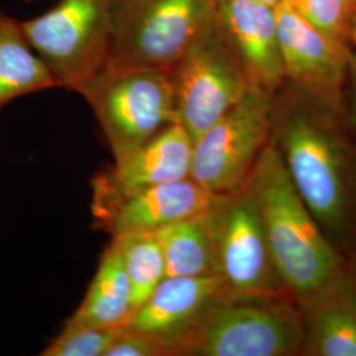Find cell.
<instances>
[{
    "mask_svg": "<svg viewBox=\"0 0 356 356\" xmlns=\"http://www.w3.org/2000/svg\"><path fill=\"white\" fill-rule=\"evenodd\" d=\"M245 188L261 216L279 276L294 300L317 292L343 272L342 254L293 186L275 144L261 153Z\"/></svg>",
    "mask_w": 356,
    "mask_h": 356,
    "instance_id": "cell-1",
    "label": "cell"
},
{
    "mask_svg": "<svg viewBox=\"0 0 356 356\" xmlns=\"http://www.w3.org/2000/svg\"><path fill=\"white\" fill-rule=\"evenodd\" d=\"M293 186L342 254L356 244V154L329 123L293 114L275 143Z\"/></svg>",
    "mask_w": 356,
    "mask_h": 356,
    "instance_id": "cell-2",
    "label": "cell"
},
{
    "mask_svg": "<svg viewBox=\"0 0 356 356\" xmlns=\"http://www.w3.org/2000/svg\"><path fill=\"white\" fill-rule=\"evenodd\" d=\"M300 309L285 296L222 294L173 344L175 356H286L302 353Z\"/></svg>",
    "mask_w": 356,
    "mask_h": 356,
    "instance_id": "cell-3",
    "label": "cell"
},
{
    "mask_svg": "<svg viewBox=\"0 0 356 356\" xmlns=\"http://www.w3.org/2000/svg\"><path fill=\"white\" fill-rule=\"evenodd\" d=\"M214 13L216 0H115L106 67L170 72Z\"/></svg>",
    "mask_w": 356,
    "mask_h": 356,
    "instance_id": "cell-4",
    "label": "cell"
},
{
    "mask_svg": "<svg viewBox=\"0 0 356 356\" xmlns=\"http://www.w3.org/2000/svg\"><path fill=\"white\" fill-rule=\"evenodd\" d=\"M115 0H58L20 22L26 41L60 88L79 94L107 66Z\"/></svg>",
    "mask_w": 356,
    "mask_h": 356,
    "instance_id": "cell-5",
    "label": "cell"
},
{
    "mask_svg": "<svg viewBox=\"0 0 356 356\" xmlns=\"http://www.w3.org/2000/svg\"><path fill=\"white\" fill-rule=\"evenodd\" d=\"M89 103L115 160L177 122L170 72L106 67L79 92Z\"/></svg>",
    "mask_w": 356,
    "mask_h": 356,
    "instance_id": "cell-6",
    "label": "cell"
},
{
    "mask_svg": "<svg viewBox=\"0 0 356 356\" xmlns=\"http://www.w3.org/2000/svg\"><path fill=\"white\" fill-rule=\"evenodd\" d=\"M270 94L250 88L193 145L191 177L216 195L241 191L272 138Z\"/></svg>",
    "mask_w": 356,
    "mask_h": 356,
    "instance_id": "cell-7",
    "label": "cell"
},
{
    "mask_svg": "<svg viewBox=\"0 0 356 356\" xmlns=\"http://www.w3.org/2000/svg\"><path fill=\"white\" fill-rule=\"evenodd\" d=\"M211 219L218 275L225 282L227 294L291 296L275 266L254 197L245 186L234 194L222 195L211 210Z\"/></svg>",
    "mask_w": 356,
    "mask_h": 356,
    "instance_id": "cell-8",
    "label": "cell"
},
{
    "mask_svg": "<svg viewBox=\"0 0 356 356\" xmlns=\"http://www.w3.org/2000/svg\"><path fill=\"white\" fill-rule=\"evenodd\" d=\"M170 76L177 122L194 140L227 114L251 88L214 20L173 66Z\"/></svg>",
    "mask_w": 356,
    "mask_h": 356,
    "instance_id": "cell-9",
    "label": "cell"
},
{
    "mask_svg": "<svg viewBox=\"0 0 356 356\" xmlns=\"http://www.w3.org/2000/svg\"><path fill=\"white\" fill-rule=\"evenodd\" d=\"M214 22L250 85L272 94L285 78L276 7L254 0H216Z\"/></svg>",
    "mask_w": 356,
    "mask_h": 356,
    "instance_id": "cell-10",
    "label": "cell"
},
{
    "mask_svg": "<svg viewBox=\"0 0 356 356\" xmlns=\"http://www.w3.org/2000/svg\"><path fill=\"white\" fill-rule=\"evenodd\" d=\"M194 139L178 122L160 131L94 181L97 213L131 193L191 177Z\"/></svg>",
    "mask_w": 356,
    "mask_h": 356,
    "instance_id": "cell-11",
    "label": "cell"
},
{
    "mask_svg": "<svg viewBox=\"0 0 356 356\" xmlns=\"http://www.w3.org/2000/svg\"><path fill=\"white\" fill-rule=\"evenodd\" d=\"M276 11L284 76L313 98L335 102L351 57L344 41L307 24L282 3Z\"/></svg>",
    "mask_w": 356,
    "mask_h": 356,
    "instance_id": "cell-12",
    "label": "cell"
},
{
    "mask_svg": "<svg viewBox=\"0 0 356 356\" xmlns=\"http://www.w3.org/2000/svg\"><path fill=\"white\" fill-rule=\"evenodd\" d=\"M220 197L188 177L131 193L94 216L113 236L156 232L179 220L207 214Z\"/></svg>",
    "mask_w": 356,
    "mask_h": 356,
    "instance_id": "cell-13",
    "label": "cell"
},
{
    "mask_svg": "<svg viewBox=\"0 0 356 356\" xmlns=\"http://www.w3.org/2000/svg\"><path fill=\"white\" fill-rule=\"evenodd\" d=\"M225 293L226 286L220 276H168L131 313L123 327L166 339L173 348V344L191 330L206 309Z\"/></svg>",
    "mask_w": 356,
    "mask_h": 356,
    "instance_id": "cell-14",
    "label": "cell"
},
{
    "mask_svg": "<svg viewBox=\"0 0 356 356\" xmlns=\"http://www.w3.org/2000/svg\"><path fill=\"white\" fill-rule=\"evenodd\" d=\"M304 329L302 354L356 356V280L341 272L298 301Z\"/></svg>",
    "mask_w": 356,
    "mask_h": 356,
    "instance_id": "cell-15",
    "label": "cell"
},
{
    "mask_svg": "<svg viewBox=\"0 0 356 356\" xmlns=\"http://www.w3.org/2000/svg\"><path fill=\"white\" fill-rule=\"evenodd\" d=\"M134 312L123 257L115 241L103 252L88 293L66 325L123 327Z\"/></svg>",
    "mask_w": 356,
    "mask_h": 356,
    "instance_id": "cell-16",
    "label": "cell"
},
{
    "mask_svg": "<svg viewBox=\"0 0 356 356\" xmlns=\"http://www.w3.org/2000/svg\"><path fill=\"white\" fill-rule=\"evenodd\" d=\"M54 88L58 81L26 41L20 22L0 13V111L17 98Z\"/></svg>",
    "mask_w": 356,
    "mask_h": 356,
    "instance_id": "cell-17",
    "label": "cell"
},
{
    "mask_svg": "<svg viewBox=\"0 0 356 356\" xmlns=\"http://www.w3.org/2000/svg\"><path fill=\"white\" fill-rule=\"evenodd\" d=\"M165 256L170 277L219 276L211 210L153 232Z\"/></svg>",
    "mask_w": 356,
    "mask_h": 356,
    "instance_id": "cell-18",
    "label": "cell"
},
{
    "mask_svg": "<svg viewBox=\"0 0 356 356\" xmlns=\"http://www.w3.org/2000/svg\"><path fill=\"white\" fill-rule=\"evenodd\" d=\"M113 241L123 257L135 310L168 277L165 256L153 232L123 234L113 236Z\"/></svg>",
    "mask_w": 356,
    "mask_h": 356,
    "instance_id": "cell-19",
    "label": "cell"
},
{
    "mask_svg": "<svg viewBox=\"0 0 356 356\" xmlns=\"http://www.w3.org/2000/svg\"><path fill=\"white\" fill-rule=\"evenodd\" d=\"M282 4L325 35L341 41L351 35L355 0H282Z\"/></svg>",
    "mask_w": 356,
    "mask_h": 356,
    "instance_id": "cell-20",
    "label": "cell"
},
{
    "mask_svg": "<svg viewBox=\"0 0 356 356\" xmlns=\"http://www.w3.org/2000/svg\"><path fill=\"white\" fill-rule=\"evenodd\" d=\"M123 327H91L65 325L41 356H104Z\"/></svg>",
    "mask_w": 356,
    "mask_h": 356,
    "instance_id": "cell-21",
    "label": "cell"
},
{
    "mask_svg": "<svg viewBox=\"0 0 356 356\" xmlns=\"http://www.w3.org/2000/svg\"><path fill=\"white\" fill-rule=\"evenodd\" d=\"M173 355V348L166 339L149 334L128 331L124 327L104 354V356Z\"/></svg>",
    "mask_w": 356,
    "mask_h": 356,
    "instance_id": "cell-22",
    "label": "cell"
},
{
    "mask_svg": "<svg viewBox=\"0 0 356 356\" xmlns=\"http://www.w3.org/2000/svg\"><path fill=\"white\" fill-rule=\"evenodd\" d=\"M348 76L351 81V91H353V106H354V114L356 120V58L354 56L350 57L348 65Z\"/></svg>",
    "mask_w": 356,
    "mask_h": 356,
    "instance_id": "cell-23",
    "label": "cell"
},
{
    "mask_svg": "<svg viewBox=\"0 0 356 356\" xmlns=\"http://www.w3.org/2000/svg\"><path fill=\"white\" fill-rule=\"evenodd\" d=\"M254 1H259V3H263V4L272 6V7H277L282 3V0H254Z\"/></svg>",
    "mask_w": 356,
    "mask_h": 356,
    "instance_id": "cell-24",
    "label": "cell"
},
{
    "mask_svg": "<svg viewBox=\"0 0 356 356\" xmlns=\"http://www.w3.org/2000/svg\"><path fill=\"white\" fill-rule=\"evenodd\" d=\"M350 36H353L356 42V16L355 20H354V24H353V28H351V35H350Z\"/></svg>",
    "mask_w": 356,
    "mask_h": 356,
    "instance_id": "cell-25",
    "label": "cell"
},
{
    "mask_svg": "<svg viewBox=\"0 0 356 356\" xmlns=\"http://www.w3.org/2000/svg\"><path fill=\"white\" fill-rule=\"evenodd\" d=\"M354 277H355V280H356V272H355V276H354Z\"/></svg>",
    "mask_w": 356,
    "mask_h": 356,
    "instance_id": "cell-26",
    "label": "cell"
},
{
    "mask_svg": "<svg viewBox=\"0 0 356 356\" xmlns=\"http://www.w3.org/2000/svg\"><path fill=\"white\" fill-rule=\"evenodd\" d=\"M26 1H31V0H26Z\"/></svg>",
    "mask_w": 356,
    "mask_h": 356,
    "instance_id": "cell-27",
    "label": "cell"
},
{
    "mask_svg": "<svg viewBox=\"0 0 356 356\" xmlns=\"http://www.w3.org/2000/svg\"><path fill=\"white\" fill-rule=\"evenodd\" d=\"M355 6H356V0H355Z\"/></svg>",
    "mask_w": 356,
    "mask_h": 356,
    "instance_id": "cell-28",
    "label": "cell"
},
{
    "mask_svg": "<svg viewBox=\"0 0 356 356\" xmlns=\"http://www.w3.org/2000/svg\"></svg>",
    "mask_w": 356,
    "mask_h": 356,
    "instance_id": "cell-29",
    "label": "cell"
}]
</instances>
